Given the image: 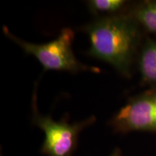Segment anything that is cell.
<instances>
[{"label":"cell","mask_w":156,"mask_h":156,"mask_svg":"<svg viewBox=\"0 0 156 156\" xmlns=\"http://www.w3.org/2000/svg\"><path fill=\"white\" fill-rule=\"evenodd\" d=\"M83 30L90 43V55L126 74L136 38V31L129 20L118 15L100 17Z\"/></svg>","instance_id":"1"},{"label":"cell","mask_w":156,"mask_h":156,"mask_svg":"<svg viewBox=\"0 0 156 156\" xmlns=\"http://www.w3.org/2000/svg\"><path fill=\"white\" fill-rule=\"evenodd\" d=\"M3 32L11 40L18 44L25 53L33 55L41 64L45 70H61L70 73L90 71L98 73L100 69L82 64L73 53V44L75 33L69 28L62 29L55 40L44 44H31L12 34L7 27Z\"/></svg>","instance_id":"2"},{"label":"cell","mask_w":156,"mask_h":156,"mask_svg":"<svg viewBox=\"0 0 156 156\" xmlns=\"http://www.w3.org/2000/svg\"><path fill=\"white\" fill-rule=\"evenodd\" d=\"M33 123L45 134L41 152L48 156H72L77 145L80 132L95 121L91 116L80 122L69 124L67 121H54L49 116H43L36 105V90L33 98Z\"/></svg>","instance_id":"3"},{"label":"cell","mask_w":156,"mask_h":156,"mask_svg":"<svg viewBox=\"0 0 156 156\" xmlns=\"http://www.w3.org/2000/svg\"><path fill=\"white\" fill-rule=\"evenodd\" d=\"M118 131L156 129V93L130 101L112 119Z\"/></svg>","instance_id":"4"},{"label":"cell","mask_w":156,"mask_h":156,"mask_svg":"<svg viewBox=\"0 0 156 156\" xmlns=\"http://www.w3.org/2000/svg\"><path fill=\"white\" fill-rule=\"evenodd\" d=\"M140 68L143 79L147 82H156V41L149 43L141 55Z\"/></svg>","instance_id":"5"},{"label":"cell","mask_w":156,"mask_h":156,"mask_svg":"<svg viewBox=\"0 0 156 156\" xmlns=\"http://www.w3.org/2000/svg\"><path fill=\"white\" fill-rule=\"evenodd\" d=\"M126 2L123 0H91L87 2L90 11L101 17L116 15L123 8Z\"/></svg>","instance_id":"6"},{"label":"cell","mask_w":156,"mask_h":156,"mask_svg":"<svg viewBox=\"0 0 156 156\" xmlns=\"http://www.w3.org/2000/svg\"><path fill=\"white\" fill-rule=\"evenodd\" d=\"M134 17L146 29L156 33V1L140 6L134 12Z\"/></svg>","instance_id":"7"},{"label":"cell","mask_w":156,"mask_h":156,"mask_svg":"<svg viewBox=\"0 0 156 156\" xmlns=\"http://www.w3.org/2000/svg\"><path fill=\"white\" fill-rule=\"evenodd\" d=\"M110 156H121L120 152L119 150H116L114 152H113V153Z\"/></svg>","instance_id":"8"}]
</instances>
